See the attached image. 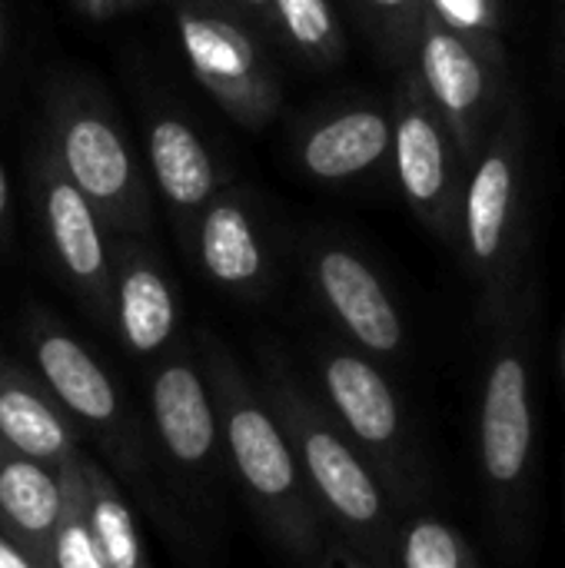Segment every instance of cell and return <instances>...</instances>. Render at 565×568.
I'll use <instances>...</instances> for the list:
<instances>
[{"mask_svg": "<svg viewBox=\"0 0 565 568\" xmlns=\"http://www.w3.org/2000/svg\"><path fill=\"white\" fill-rule=\"evenodd\" d=\"M150 416L163 453L186 473H206L220 449L216 409L203 366L190 353L167 356L150 379Z\"/></svg>", "mask_w": 565, "mask_h": 568, "instance_id": "7c38bea8", "label": "cell"}, {"mask_svg": "<svg viewBox=\"0 0 565 568\" xmlns=\"http://www.w3.org/2000/svg\"><path fill=\"white\" fill-rule=\"evenodd\" d=\"M196 253L203 273L223 290L253 296L266 283V253L253 216L236 193H220L203 206Z\"/></svg>", "mask_w": 565, "mask_h": 568, "instance_id": "ac0fdd59", "label": "cell"}, {"mask_svg": "<svg viewBox=\"0 0 565 568\" xmlns=\"http://www.w3.org/2000/svg\"><path fill=\"white\" fill-rule=\"evenodd\" d=\"M533 300L493 323L490 363L480 399V476L493 526L513 552L529 542L536 493L533 416Z\"/></svg>", "mask_w": 565, "mask_h": 568, "instance_id": "3957f363", "label": "cell"}, {"mask_svg": "<svg viewBox=\"0 0 565 568\" xmlns=\"http://www.w3.org/2000/svg\"><path fill=\"white\" fill-rule=\"evenodd\" d=\"M80 466L87 479V523L107 568H153L137 516L130 513L110 473L83 453H80Z\"/></svg>", "mask_w": 565, "mask_h": 568, "instance_id": "ffe728a7", "label": "cell"}, {"mask_svg": "<svg viewBox=\"0 0 565 568\" xmlns=\"http://www.w3.org/2000/svg\"><path fill=\"white\" fill-rule=\"evenodd\" d=\"M0 443L57 473L80 453L73 423L57 399L43 389V383L7 359H0Z\"/></svg>", "mask_w": 565, "mask_h": 568, "instance_id": "e0dca14e", "label": "cell"}, {"mask_svg": "<svg viewBox=\"0 0 565 568\" xmlns=\"http://www.w3.org/2000/svg\"><path fill=\"white\" fill-rule=\"evenodd\" d=\"M270 20L280 27L286 43L313 63L343 60L346 37L330 0H273Z\"/></svg>", "mask_w": 565, "mask_h": 568, "instance_id": "7402d4cb", "label": "cell"}, {"mask_svg": "<svg viewBox=\"0 0 565 568\" xmlns=\"http://www.w3.org/2000/svg\"><path fill=\"white\" fill-rule=\"evenodd\" d=\"M559 363H563V376H565V336H563V353H559Z\"/></svg>", "mask_w": 565, "mask_h": 568, "instance_id": "d6a6232c", "label": "cell"}, {"mask_svg": "<svg viewBox=\"0 0 565 568\" xmlns=\"http://www.w3.org/2000/svg\"><path fill=\"white\" fill-rule=\"evenodd\" d=\"M320 379L330 399L333 419L363 453V459L380 476L393 503H413L420 486V469L413 466V446L403 423V406L390 379L353 349H323Z\"/></svg>", "mask_w": 565, "mask_h": 568, "instance_id": "52a82bcc", "label": "cell"}, {"mask_svg": "<svg viewBox=\"0 0 565 568\" xmlns=\"http://www.w3.org/2000/svg\"><path fill=\"white\" fill-rule=\"evenodd\" d=\"M320 568H373V566L360 562V559H356L353 552H346V549H330Z\"/></svg>", "mask_w": 565, "mask_h": 568, "instance_id": "4316f807", "label": "cell"}, {"mask_svg": "<svg viewBox=\"0 0 565 568\" xmlns=\"http://www.w3.org/2000/svg\"><path fill=\"white\" fill-rule=\"evenodd\" d=\"M3 43H7V30H3V7H0V57H3Z\"/></svg>", "mask_w": 565, "mask_h": 568, "instance_id": "4dcf8cb0", "label": "cell"}, {"mask_svg": "<svg viewBox=\"0 0 565 568\" xmlns=\"http://www.w3.org/2000/svg\"><path fill=\"white\" fill-rule=\"evenodd\" d=\"M53 156L103 226L120 233L147 230L150 193L143 173L120 126L100 106L77 100L57 110Z\"/></svg>", "mask_w": 565, "mask_h": 568, "instance_id": "9c48e42d", "label": "cell"}, {"mask_svg": "<svg viewBox=\"0 0 565 568\" xmlns=\"http://www.w3.org/2000/svg\"><path fill=\"white\" fill-rule=\"evenodd\" d=\"M80 10H87L90 17H110L120 10V0H73Z\"/></svg>", "mask_w": 565, "mask_h": 568, "instance_id": "83f0119b", "label": "cell"}, {"mask_svg": "<svg viewBox=\"0 0 565 568\" xmlns=\"http://www.w3.org/2000/svg\"><path fill=\"white\" fill-rule=\"evenodd\" d=\"M33 363L43 389L77 423L113 433L123 419L120 393L83 343L50 323L33 326Z\"/></svg>", "mask_w": 565, "mask_h": 568, "instance_id": "5bb4252c", "label": "cell"}, {"mask_svg": "<svg viewBox=\"0 0 565 568\" xmlns=\"http://www.w3.org/2000/svg\"><path fill=\"white\" fill-rule=\"evenodd\" d=\"M396 568H480V559L456 526L423 516L400 529Z\"/></svg>", "mask_w": 565, "mask_h": 568, "instance_id": "603a6c76", "label": "cell"}, {"mask_svg": "<svg viewBox=\"0 0 565 568\" xmlns=\"http://www.w3.org/2000/svg\"><path fill=\"white\" fill-rule=\"evenodd\" d=\"M393 120L380 106H346L313 123L300 146V166L320 183H343L370 173L390 156Z\"/></svg>", "mask_w": 565, "mask_h": 568, "instance_id": "9a60e30c", "label": "cell"}, {"mask_svg": "<svg viewBox=\"0 0 565 568\" xmlns=\"http://www.w3.org/2000/svg\"><path fill=\"white\" fill-rule=\"evenodd\" d=\"M456 253L490 326L529 303V126L519 97L466 170Z\"/></svg>", "mask_w": 565, "mask_h": 568, "instance_id": "6da1fadb", "label": "cell"}, {"mask_svg": "<svg viewBox=\"0 0 565 568\" xmlns=\"http://www.w3.org/2000/svg\"><path fill=\"white\" fill-rule=\"evenodd\" d=\"M350 7L393 63L406 67L413 60L423 0H350Z\"/></svg>", "mask_w": 565, "mask_h": 568, "instance_id": "cb8c5ba5", "label": "cell"}, {"mask_svg": "<svg viewBox=\"0 0 565 568\" xmlns=\"http://www.w3.org/2000/svg\"><path fill=\"white\" fill-rule=\"evenodd\" d=\"M140 3H147V0H120V10H127V7H140Z\"/></svg>", "mask_w": 565, "mask_h": 568, "instance_id": "1f68e13d", "label": "cell"}, {"mask_svg": "<svg viewBox=\"0 0 565 568\" xmlns=\"http://www.w3.org/2000/svg\"><path fill=\"white\" fill-rule=\"evenodd\" d=\"M270 409L280 419L300 476L320 509L330 516L370 559L383 568L396 566L400 529L393 519V499L383 489L373 466L340 429L333 413L316 406L290 376H266Z\"/></svg>", "mask_w": 565, "mask_h": 568, "instance_id": "277c9868", "label": "cell"}, {"mask_svg": "<svg viewBox=\"0 0 565 568\" xmlns=\"http://www.w3.org/2000/svg\"><path fill=\"white\" fill-rule=\"evenodd\" d=\"M313 283L333 320L363 353L396 356L403 349V316L363 256L346 246H320L313 253Z\"/></svg>", "mask_w": 565, "mask_h": 568, "instance_id": "8fae6325", "label": "cell"}, {"mask_svg": "<svg viewBox=\"0 0 565 568\" xmlns=\"http://www.w3.org/2000/svg\"><path fill=\"white\" fill-rule=\"evenodd\" d=\"M410 67L416 70L426 97L446 120L460 156L470 166L506 103L516 97L509 83V60L476 47L423 10Z\"/></svg>", "mask_w": 565, "mask_h": 568, "instance_id": "5b68a950", "label": "cell"}, {"mask_svg": "<svg viewBox=\"0 0 565 568\" xmlns=\"http://www.w3.org/2000/svg\"><path fill=\"white\" fill-rule=\"evenodd\" d=\"M33 186L40 203V223L53 260L60 263L67 283L103 323L113 320L110 303V253L103 240V223L87 196L67 180L53 150L40 153L33 163Z\"/></svg>", "mask_w": 565, "mask_h": 568, "instance_id": "30bf717a", "label": "cell"}, {"mask_svg": "<svg viewBox=\"0 0 565 568\" xmlns=\"http://www.w3.org/2000/svg\"><path fill=\"white\" fill-rule=\"evenodd\" d=\"M423 10H430L436 20L463 33L476 47L506 57V0H423Z\"/></svg>", "mask_w": 565, "mask_h": 568, "instance_id": "d4e9b609", "label": "cell"}, {"mask_svg": "<svg viewBox=\"0 0 565 568\" xmlns=\"http://www.w3.org/2000/svg\"><path fill=\"white\" fill-rule=\"evenodd\" d=\"M147 156L157 190L183 216L203 213V206L216 196L213 160L186 120L173 113L153 116L147 130Z\"/></svg>", "mask_w": 565, "mask_h": 568, "instance_id": "d6986e66", "label": "cell"}, {"mask_svg": "<svg viewBox=\"0 0 565 568\" xmlns=\"http://www.w3.org/2000/svg\"><path fill=\"white\" fill-rule=\"evenodd\" d=\"M60 486H63V516L50 536L43 568H107L87 523V479H83L80 453L60 466Z\"/></svg>", "mask_w": 565, "mask_h": 568, "instance_id": "44dd1931", "label": "cell"}, {"mask_svg": "<svg viewBox=\"0 0 565 568\" xmlns=\"http://www.w3.org/2000/svg\"><path fill=\"white\" fill-rule=\"evenodd\" d=\"M200 366L216 409L220 449L226 453L240 486L286 549L313 556L320 549L323 516L300 476L280 419L220 339L200 336Z\"/></svg>", "mask_w": 565, "mask_h": 568, "instance_id": "7a4b0ae2", "label": "cell"}, {"mask_svg": "<svg viewBox=\"0 0 565 568\" xmlns=\"http://www.w3.org/2000/svg\"><path fill=\"white\" fill-rule=\"evenodd\" d=\"M0 568H40L17 542H10L3 532H0Z\"/></svg>", "mask_w": 565, "mask_h": 568, "instance_id": "484cf974", "label": "cell"}, {"mask_svg": "<svg viewBox=\"0 0 565 568\" xmlns=\"http://www.w3.org/2000/svg\"><path fill=\"white\" fill-rule=\"evenodd\" d=\"M110 303L117 333L130 353L157 356L173 343V286L157 256L133 240H120L110 256Z\"/></svg>", "mask_w": 565, "mask_h": 568, "instance_id": "4fadbf2b", "label": "cell"}, {"mask_svg": "<svg viewBox=\"0 0 565 568\" xmlns=\"http://www.w3.org/2000/svg\"><path fill=\"white\" fill-rule=\"evenodd\" d=\"M176 33L196 83L240 126L260 130L280 113V77L236 17L203 0H183Z\"/></svg>", "mask_w": 565, "mask_h": 568, "instance_id": "ba28073f", "label": "cell"}, {"mask_svg": "<svg viewBox=\"0 0 565 568\" xmlns=\"http://www.w3.org/2000/svg\"><path fill=\"white\" fill-rule=\"evenodd\" d=\"M10 220V183H7V170L0 163V226Z\"/></svg>", "mask_w": 565, "mask_h": 568, "instance_id": "f1b7e54d", "label": "cell"}, {"mask_svg": "<svg viewBox=\"0 0 565 568\" xmlns=\"http://www.w3.org/2000/svg\"><path fill=\"white\" fill-rule=\"evenodd\" d=\"M240 7H246L250 13H256V17H266L270 20V7H273V0H236Z\"/></svg>", "mask_w": 565, "mask_h": 568, "instance_id": "f546056e", "label": "cell"}, {"mask_svg": "<svg viewBox=\"0 0 565 568\" xmlns=\"http://www.w3.org/2000/svg\"><path fill=\"white\" fill-rule=\"evenodd\" d=\"M60 516V473L0 443V532L43 568Z\"/></svg>", "mask_w": 565, "mask_h": 568, "instance_id": "2e32d148", "label": "cell"}, {"mask_svg": "<svg viewBox=\"0 0 565 568\" xmlns=\"http://www.w3.org/2000/svg\"><path fill=\"white\" fill-rule=\"evenodd\" d=\"M390 120H393L390 160L406 206L436 240L456 250L460 196L470 166L460 156V146L446 120L426 97L410 63L403 67L400 87L393 93Z\"/></svg>", "mask_w": 565, "mask_h": 568, "instance_id": "8992f818", "label": "cell"}]
</instances>
